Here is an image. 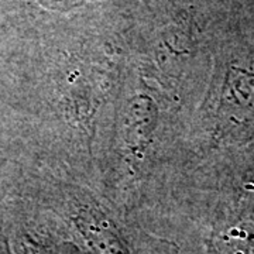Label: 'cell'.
Masks as SVG:
<instances>
[{"instance_id": "6da1fadb", "label": "cell", "mask_w": 254, "mask_h": 254, "mask_svg": "<svg viewBox=\"0 0 254 254\" xmlns=\"http://www.w3.org/2000/svg\"><path fill=\"white\" fill-rule=\"evenodd\" d=\"M210 137L218 144L254 140V50L242 44L227 51L209 102Z\"/></svg>"}]
</instances>
